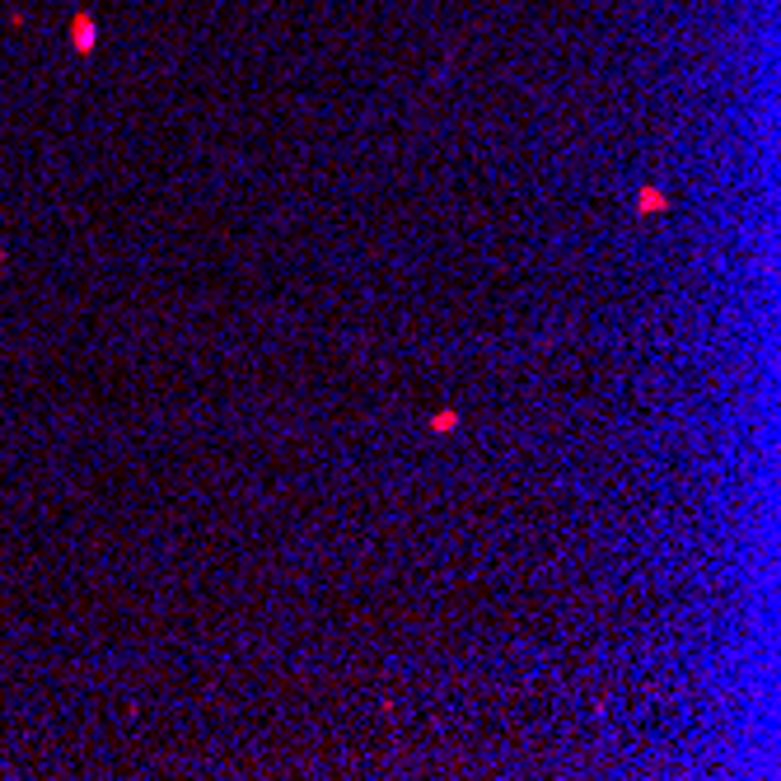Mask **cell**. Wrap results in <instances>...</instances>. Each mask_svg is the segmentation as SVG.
I'll return each instance as SVG.
<instances>
[{
    "mask_svg": "<svg viewBox=\"0 0 781 781\" xmlns=\"http://www.w3.org/2000/svg\"><path fill=\"white\" fill-rule=\"evenodd\" d=\"M71 43L80 47V52H89V47H94V19H89V15H80L71 24Z\"/></svg>",
    "mask_w": 781,
    "mask_h": 781,
    "instance_id": "6da1fadb",
    "label": "cell"
},
{
    "mask_svg": "<svg viewBox=\"0 0 781 781\" xmlns=\"http://www.w3.org/2000/svg\"><path fill=\"white\" fill-rule=\"evenodd\" d=\"M454 421H459V412H440V417H435L431 426H435V431H449V426H454Z\"/></svg>",
    "mask_w": 781,
    "mask_h": 781,
    "instance_id": "7a4b0ae2",
    "label": "cell"
},
{
    "mask_svg": "<svg viewBox=\"0 0 781 781\" xmlns=\"http://www.w3.org/2000/svg\"><path fill=\"white\" fill-rule=\"evenodd\" d=\"M641 206H646V211H655V206H665V197H660V192H641Z\"/></svg>",
    "mask_w": 781,
    "mask_h": 781,
    "instance_id": "3957f363",
    "label": "cell"
}]
</instances>
